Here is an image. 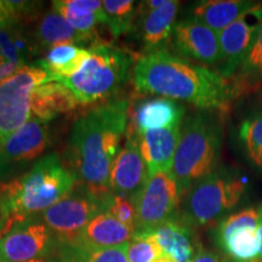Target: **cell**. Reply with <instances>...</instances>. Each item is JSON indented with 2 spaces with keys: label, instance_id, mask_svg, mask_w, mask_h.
Listing matches in <instances>:
<instances>
[{
  "label": "cell",
  "instance_id": "obj_21",
  "mask_svg": "<svg viewBox=\"0 0 262 262\" xmlns=\"http://www.w3.org/2000/svg\"><path fill=\"white\" fill-rule=\"evenodd\" d=\"M80 102L66 85L58 81H48L38 85L32 94L31 112L38 119L50 122L60 114L70 113Z\"/></svg>",
  "mask_w": 262,
  "mask_h": 262
},
{
  "label": "cell",
  "instance_id": "obj_34",
  "mask_svg": "<svg viewBox=\"0 0 262 262\" xmlns=\"http://www.w3.org/2000/svg\"><path fill=\"white\" fill-rule=\"evenodd\" d=\"M192 262H227V258L221 257L220 255L214 253V251L205 250V249L202 248Z\"/></svg>",
  "mask_w": 262,
  "mask_h": 262
},
{
  "label": "cell",
  "instance_id": "obj_18",
  "mask_svg": "<svg viewBox=\"0 0 262 262\" xmlns=\"http://www.w3.org/2000/svg\"><path fill=\"white\" fill-rule=\"evenodd\" d=\"M181 125L149 130L139 134L140 149L148 176L157 172H170L178 148Z\"/></svg>",
  "mask_w": 262,
  "mask_h": 262
},
{
  "label": "cell",
  "instance_id": "obj_14",
  "mask_svg": "<svg viewBox=\"0 0 262 262\" xmlns=\"http://www.w3.org/2000/svg\"><path fill=\"white\" fill-rule=\"evenodd\" d=\"M148 179V171L140 149L139 133L133 123L127 124L125 143L114 159L110 173L113 195L135 198Z\"/></svg>",
  "mask_w": 262,
  "mask_h": 262
},
{
  "label": "cell",
  "instance_id": "obj_15",
  "mask_svg": "<svg viewBox=\"0 0 262 262\" xmlns=\"http://www.w3.org/2000/svg\"><path fill=\"white\" fill-rule=\"evenodd\" d=\"M173 47L183 57L192 58L206 66H219L222 56L219 34L193 18H185L175 25Z\"/></svg>",
  "mask_w": 262,
  "mask_h": 262
},
{
  "label": "cell",
  "instance_id": "obj_37",
  "mask_svg": "<svg viewBox=\"0 0 262 262\" xmlns=\"http://www.w3.org/2000/svg\"><path fill=\"white\" fill-rule=\"evenodd\" d=\"M227 262H238V261H232V260H227ZM247 262H262V260H251V261H247Z\"/></svg>",
  "mask_w": 262,
  "mask_h": 262
},
{
  "label": "cell",
  "instance_id": "obj_7",
  "mask_svg": "<svg viewBox=\"0 0 262 262\" xmlns=\"http://www.w3.org/2000/svg\"><path fill=\"white\" fill-rule=\"evenodd\" d=\"M50 77L38 66L26 64L0 84V149L12 134L32 117L31 98L38 85Z\"/></svg>",
  "mask_w": 262,
  "mask_h": 262
},
{
  "label": "cell",
  "instance_id": "obj_3",
  "mask_svg": "<svg viewBox=\"0 0 262 262\" xmlns=\"http://www.w3.org/2000/svg\"><path fill=\"white\" fill-rule=\"evenodd\" d=\"M3 183L11 212V227L67 198L78 181L72 170L62 165L58 156L50 153L33 164L28 171Z\"/></svg>",
  "mask_w": 262,
  "mask_h": 262
},
{
  "label": "cell",
  "instance_id": "obj_4",
  "mask_svg": "<svg viewBox=\"0 0 262 262\" xmlns=\"http://www.w3.org/2000/svg\"><path fill=\"white\" fill-rule=\"evenodd\" d=\"M222 137L221 122L210 112L193 114L183 124L170 171L182 198L217 169Z\"/></svg>",
  "mask_w": 262,
  "mask_h": 262
},
{
  "label": "cell",
  "instance_id": "obj_1",
  "mask_svg": "<svg viewBox=\"0 0 262 262\" xmlns=\"http://www.w3.org/2000/svg\"><path fill=\"white\" fill-rule=\"evenodd\" d=\"M127 117L126 100L110 101L78 118L71 133L68 153L72 172L80 186L106 205L113 195L110 173L126 134Z\"/></svg>",
  "mask_w": 262,
  "mask_h": 262
},
{
  "label": "cell",
  "instance_id": "obj_10",
  "mask_svg": "<svg viewBox=\"0 0 262 262\" xmlns=\"http://www.w3.org/2000/svg\"><path fill=\"white\" fill-rule=\"evenodd\" d=\"M106 203L79 185L67 198L41 212L40 217L60 244H73L95 216L106 210Z\"/></svg>",
  "mask_w": 262,
  "mask_h": 262
},
{
  "label": "cell",
  "instance_id": "obj_27",
  "mask_svg": "<svg viewBox=\"0 0 262 262\" xmlns=\"http://www.w3.org/2000/svg\"><path fill=\"white\" fill-rule=\"evenodd\" d=\"M104 26L114 38L129 33L136 19L137 5L131 0H104Z\"/></svg>",
  "mask_w": 262,
  "mask_h": 262
},
{
  "label": "cell",
  "instance_id": "obj_9",
  "mask_svg": "<svg viewBox=\"0 0 262 262\" xmlns=\"http://www.w3.org/2000/svg\"><path fill=\"white\" fill-rule=\"evenodd\" d=\"M60 242L41 220L28 219L0 234V260L42 262L57 256Z\"/></svg>",
  "mask_w": 262,
  "mask_h": 262
},
{
  "label": "cell",
  "instance_id": "obj_2",
  "mask_svg": "<svg viewBox=\"0 0 262 262\" xmlns=\"http://www.w3.org/2000/svg\"><path fill=\"white\" fill-rule=\"evenodd\" d=\"M137 91L185 101L203 111L226 112L235 96L234 84L209 67L162 49L140 57L134 67Z\"/></svg>",
  "mask_w": 262,
  "mask_h": 262
},
{
  "label": "cell",
  "instance_id": "obj_22",
  "mask_svg": "<svg viewBox=\"0 0 262 262\" xmlns=\"http://www.w3.org/2000/svg\"><path fill=\"white\" fill-rule=\"evenodd\" d=\"M256 4L249 0H205L192 6L188 17L219 33L241 17Z\"/></svg>",
  "mask_w": 262,
  "mask_h": 262
},
{
  "label": "cell",
  "instance_id": "obj_30",
  "mask_svg": "<svg viewBox=\"0 0 262 262\" xmlns=\"http://www.w3.org/2000/svg\"><path fill=\"white\" fill-rule=\"evenodd\" d=\"M241 81L244 86L262 83V24L233 84L238 85Z\"/></svg>",
  "mask_w": 262,
  "mask_h": 262
},
{
  "label": "cell",
  "instance_id": "obj_11",
  "mask_svg": "<svg viewBox=\"0 0 262 262\" xmlns=\"http://www.w3.org/2000/svg\"><path fill=\"white\" fill-rule=\"evenodd\" d=\"M50 145L49 122L31 117L12 134L0 149V182L17 178L26 166L38 159Z\"/></svg>",
  "mask_w": 262,
  "mask_h": 262
},
{
  "label": "cell",
  "instance_id": "obj_16",
  "mask_svg": "<svg viewBox=\"0 0 262 262\" xmlns=\"http://www.w3.org/2000/svg\"><path fill=\"white\" fill-rule=\"evenodd\" d=\"M180 2L166 0L156 10H145L137 5L136 19L130 32L139 39L145 54L166 49V42L172 37Z\"/></svg>",
  "mask_w": 262,
  "mask_h": 262
},
{
  "label": "cell",
  "instance_id": "obj_36",
  "mask_svg": "<svg viewBox=\"0 0 262 262\" xmlns=\"http://www.w3.org/2000/svg\"><path fill=\"white\" fill-rule=\"evenodd\" d=\"M0 262H8V261H4V260H0ZM42 262H57V256L51 258V260H48V261H42Z\"/></svg>",
  "mask_w": 262,
  "mask_h": 262
},
{
  "label": "cell",
  "instance_id": "obj_31",
  "mask_svg": "<svg viewBox=\"0 0 262 262\" xmlns=\"http://www.w3.org/2000/svg\"><path fill=\"white\" fill-rule=\"evenodd\" d=\"M106 211L112 214L124 225L135 228L136 226V206L135 201L133 198L126 196L112 195L111 201L108 202ZM136 231V229H135Z\"/></svg>",
  "mask_w": 262,
  "mask_h": 262
},
{
  "label": "cell",
  "instance_id": "obj_35",
  "mask_svg": "<svg viewBox=\"0 0 262 262\" xmlns=\"http://www.w3.org/2000/svg\"><path fill=\"white\" fill-rule=\"evenodd\" d=\"M258 211H260V226H258V234H260V241H261L260 260H262V204L258 206Z\"/></svg>",
  "mask_w": 262,
  "mask_h": 262
},
{
  "label": "cell",
  "instance_id": "obj_38",
  "mask_svg": "<svg viewBox=\"0 0 262 262\" xmlns=\"http://www.w3.org/2000/svg\"><path fill=\"white\" fill-rule=\"evenodd\" d=\"M3 83V80H2V78H0V84H2Z\"/></svg>",
  "mask_w": 262,
  "mask_h": 262
},
{
  "label": "cell",
  "instance_id": "obj_12",
  "mask_svg": "<svg viewBox=\"0 0 262 262\" xmlns=\"http://www.w3.org/2000/svg\"><path fill=\"white\" fill-rule=\"evenodd\" d=\"M260 211L248 208L232 212L216 224L214 241L232 261L247 262L260 256Z\"/></svg>",
  "mask_w": 262,
  "mask_h": 262
},
{
  "label": "cell",
  "instance_id": "obj_5",
  "mask_svg": "<svg viewBox=\"0 0 262 262\" xmlns=\"http://www.w3.org/2000/svg\"><path fill=\"white\" fill-rule=\"evenodd\" d=\"M90 57L77 74L60 83L75 95L80 103L107 100L129 79L134 57L130 52L107 42L91 45Z\"/></svg>",
  "mask_w": 262,
  "mask_h": 262
},
{
  "label": "cell",
  "instance_id": "obj_23",
  "mask_svg": "<svg viewBox=\"0 0 262 262\" xmlns=\"http://www.w3.org/2000/svg\"><path fill=\"white\" fill-rule=\"evenodd\" d=\"M52 9L57 11L72 28L96 41V26L104 24L103 3L100 0H56Z\"/></svg>",
  "mask_w": 262,
  "mask_h": 262
},
{
  "label": "cell",
  "instance_id": "obj_17",
  "mask_svg": "<svg viewBox=\"0 0 262 262\" xmlns=\"http://www.w3.org/2000/svg\"><path fill=\"white\" fill-rule=\"evenodd\" d=\"M148 233L173 262H192L202 249L195 228L180 214Z\"/></svg>",
  "mask_w": 262,
  "mask_h": 262
},
{
  "label": "cell",
  "instance_id": "obj_25",
  "mask_svg": "<svg viewBox=\"0 0 262 262\" xmlns=\"http://www.w3.org/2000/svg\"><path fill=\"white\" fill-rule=\"evenodd\" d=\"M37 45L38 50H44L56 47L60 44H77L84 45V42H93V45L96 44L86 35L80 34L79 32L72 28L68 22L51 9L47 14L42 15L40 21L38 22L37 28H35L34 37H33Z\"/></svg>",
  "mask_w": 262,
  "mask_h": 262
},
{
  "label": "cell",
  "instance_id": "obj_24",
  "mask_svg": "<svg viewBox=\"0 0 262 262\" xmlns=\"http://www.w3.org/2000/svg\"><path fill=\"white\" fill-rule=\"evenodd\" d=\"M89 57L90 49L77 44H60L51 48L37 66L47 72L51 81L60 83L77 74Z\"/></svg>",
  "mask_w": 262,
  "mask_h": 262
},
{
  "label": "cell",
  "instance_id": "obj_6",
  "mask_svg": "<svg viewBox=\"0 0 262 262\" xmlns=\"http://www.w3.org/2000/svg\"><path fill=\"white\" fill-rule=\"evenodd\" d=\"M244 179L231 169H216L183 195L180 215L194 228L219 224L247 196Z\"/></svg>",
  "mask_w": 262,
  "mask_h": 262
},
{
  "label": "cell",
  "instance_id": "obj_28",
  "mask_svg": "<svg viewBox=\"0 0 262 262\" xmlns=\"http://www.w3.org/2000/svg\"><path fill=\"white\" fill-rule=\"evenodd\" d=\"M238 137L245 156L262 171V108L243 120Z\"/></svg>",
  "mask_w": 262,
  "mask_h": 262
},
{
  "label": "cell",
  "instance_id": "obj_13",
  "mask_svg": "<svg viewBox=\"0 0 262 262\" xmlns=\"http://www.w3.org/2000/svg\"><path fill=\"white\" fill-rule=\"evenodd\" d=\"M262 24V4L256 3L237 21L219 33L221 66L219 73L231 79L243 64Z\"/></svg>",
  "mask_w": 262,
  "mask_h": 262
},
{
  "label": "cell",
  "instance_id": "obj_26",
  "mask_svg": "<svg viewBox=\"0 0 262 262\" xmlns=\"http://www.w3.org/2000/svg\"><path fill=\"white\" fill-rule=\"evenodd\" d=\"M57 262H129V260L126 256V245L97 249L73 243L60 244Z\"/></svg>",
  "mask_w": 262,
  "mask_h": 262
},
{
  "label": "cell",
  "instance_id": "obj_20",
  "mask_svg": "<svg viewBox=\"0 0 262 262\" xmlns=\"http://www.w3.org/2000/svg\"><path fill=\"white\" fill-rule=\"evenodd\" d=\"M185 111V107L175 100L166 97L148 98L137 104L131 123L139 134L181 125Z\"/></svg>",
  "mask_w": 262,
  "mask_h": 262
},
{
  "label": "cell",
  "instance_id": "obj_29",
  "mask_svg": "<svg viewBox=\"0 0 262 262\" xmlns=\"http://www.w3.org/2000/svg\"><path fill=\"white\" fill-rule=\"evenodd\" d=\"M129 262H173L149 233H135L126 244Z\"/></svg>",
  "mask_w": 262,
  "mask_h": 262
},
{
  "label": "cell",
  "instance_id": "obj_33",
  "mask_svg": "<svg viewBox=\"0 0 262 262\" xmlns=\"http://www.w3.org/2000/svg\"><path fill=\"white\" fill-rule=\"evenodd\" d=\"M10 222H11V212H10L8 196H6L4 183L0 182V234L9 228Z\"/></svg>",
  "mask_w": 262,
  "mask_h": 262
},
{
  "label": "cell",
  "instance_id": "obj_19",
  "mask_svg": "<svg viewBox=\"0 0 262 262\" xmlns=\"http://www.w3.org/2000/svg\"><path fill=\"white\" fill-rule=\"evenodd\" d=\"M135 235V228L124 225L108 211L97 214L83 229L75 243L107 249L126 245Z\"/></svg>",
  "mask_w": 262,
  "mask_h": 262
},
{
  "label": "cell",
  "instance_id": "obj_32",
  "mask_svg": "<svg viewBox=\"0 0 262 262\" xmlns=\"http://www.w3.org/2000/svg\"><path fill=\"white\" fill-rule=\"evenodd\" d=\"M17 16L10 5L9 0H0V31H10L19 27Z\"/></svg>",
  "mask_w": 262,
  "mask_h": 262
},
{
  "label": "cell",
  "instance_id": "obj_8",
  "mask_svg": "<svg viewBox=\"0 0 262 262\" xmlns=\"http://www.w3.org/2000/svg\"><path fill=\"white\" fill-rule=\"evenodd\" d=\"M135 233H148L180 214L182 196L171 172L150 175L135 198Z\"/></svg>",
  "mask_w": 262,
  "mask_h": 262
}]
</instances>
